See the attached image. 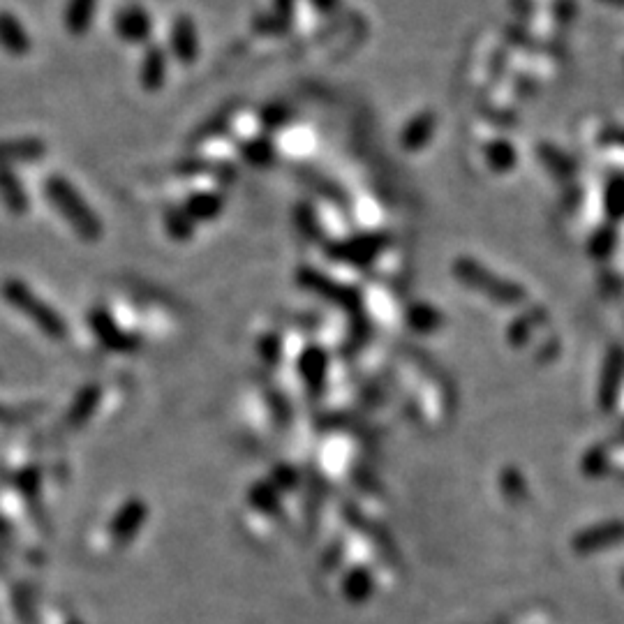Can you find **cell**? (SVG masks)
Here are the masks:
<instances>
[{
	"mask_svg": "<svg viewBox=\"0 0 624 624\" xmlns=\"http://www.w3.org/2000/svg\"><path fill=\"white\" fill-rule=\"evenodd\" d=\"M47 202L56 208L58 215L81 236L84 241H98L102 236V220L91 204L81 197V192L63 176H49L42 183Z\"/></svg>",
	"mask_w": 624,
	"mask_h": 624,
	"instance_id": "cell-1",
	"label": "cell"
},
{
	"mask_svg": "<svg viewBox=\"0 0 624 624\" xmlns=\"http://www.w3.org/2000/svg\"><path fill=\"white\" fill-rule=\"evenodd\" d=\"M3 296L12 303L14 308H19L24 315L31 317L44 333H49V336L61 338L65 333V324L61 315H58L54 308H49L47 303H44L40 296L33 292V289H28L21 280H14V278L5 280Z\"/></svg>",
	"mask_w": 624,
	"mask_h": 624,
	"instance_id": "cell-2",
	"label": "cell"
},
{
	"mask_svg": "<svg viewBox=\"0 0 624 624\" xmlns=\"http://www.w3.org/2000/svg\"><path fill=\"white\" fill-rule=\"evenodd\" d=\"M114 31L123 42L148 47L153 37V17L146 7L130 3L114 14Z\"/></svg>",
	"mask_w": 624,
	"mask_h": 624,
	"instance_id": "cell-3",
	"label": "cell"
},
{
	"mask_svg": "<svg viewBox=\"0 0 624 624\" xmlns=\"http://www.w3.org/2000/svg\"><path fill=\"white\" fill-rule=\"evenodd\" d=\"M169 54L181 65H192L199 56L197 24L188 14H178L169 28Z\"/></svg>",
	"mask_w": 624,
	"mask_h": 624,
	"instance_id": "cell-4",
	"label": "cell"
},
{
	"mask_svg": "<svg viewBox=\"0 0 624 624\" xmlns=\"http://www.w3.org/2000/svg\"><path fill=\"white\" fill-rule=\"evenodd\" d=\"M169 72V51L160 44H148L139 63V84L144 91L155 93L165 86Z\"/></svg>",
	"mask_w": 624,
	"mask_h": 624,
	"instance_id": "cell-5",
	"label": "cell"
},
{
	"mask_svg": "<svg viewBox=\"0 0 624 624\" xmlns=\"http://www.w3.org/2000/svg\"><path fill=\"white\" fill-rule=\"evenodd\" d=\"M0 202L10 215H26L28 206H31L24 183L14 172V167L5 165V162H0Z\"/></svg>",
	"mask_w": 624,
	"mask_h": 624,
	"instance_id": "cell-6",
	"label": "cell"
},
{
	"mask_svg": "<svg viewBox=\"0 0 624 624\" xmlns=\"http://www.w3.org/2000/svg\"><path fill=\"white\" fill-rule=\"evenodd\" d=\"M47 155V144L37 137H19L0 141V162L17 165V162H37Z\"/></svg>",
	"mask_w": 624,
	"mask_h": 624,
	"instance_id": "cell-7",
	"label": "cell"
},
{
	"mask_svg": "<svg viewBox=\"0 0 624 624\" xmlns=\"http://www.w3.org/2000/svg\"><path fill=\"white\" fill-rule=\"evenodd\" d=\"M0 47L12 56H26L33 47L24 24L7 10H0Z\"/></svg>",
	"mask_w": 624,
	"mask_h": 624,
	"instance_id": "cell-8",
	"label": "cell"
},
{
	"mask_svg": "<svg viewBox=\"0 0 624 624\" xmlns=\"http://www.w3.org/2000/svg\"><path fill=\"white\" fill-rule=\"evenodd\" d=\"M95 14H98V0H65L63 26L70 35L79 37L91 31Z\"/></svg>",
	"mask_w": 624,
	"mask_h": 624,
	"instance_id": "cell-9",
	"label": "cell"
},
{
	"mask_svg": "<svg viewBox=\"0 0 624 624\" xmlns=\"http://www.w3.org/2000/svg\"><path fill=\"white\" fill-rule=\"evenodd\" d=\"M183 208L195 222H211L225 211V197L218 190H199L185 199Z\"/></svg>",
	"mask_w": 624,
	"mask_h": 624,
	"instance_id": "cell-10",
	"label": "cell"
},
{
	"mask_svg": "<svg viewBox=\"0 0 624 624\" xmlns=\"http://www.w3.org/2000/svg\"><path fill=\"white\" fill-rule=\"evenodd\" d=\"M373 245L377 243L375 239H370V236H354V239H345V241L326 245V255L345 264H361L373 255V250H375Z\"/></svg>",
	"mask_w": 624,
	"mask_h": 624,
	"instance_id": "cell-11",
	"label": "cell"
},
{
	"mask_svg": "<svg viewBox=\"0 0 624 624\" xmlns=\"http://www.w3.org/2000/svg\"><path fill=\"white\" fill-rule=\"evenodd\" d=\"M91 324H93L95 333H98V336H100L102 343H107L109 347H116V349L135 347V338L128 336V333L118 331V326L111 322V317L104 310H95L93 312Z\"/></svg>",
	"mask_w": 624,
	"mask_h": 624,
	"instance_id": "cell-12",
	"label": "cell"
},
{
	"mask_svg": "<svg viewBox=\"0 0 624 624\" xmlns=\"http://www.w3.org/2000/svg\"><path fill=\"white\" fill-rule=\"evenodd\" d=\"M241 158L252 167L266 169L276 162V144L269 137H252L241 144Z\"/></svg>",
	"mask_w": 624,
	"mask_h": 624,
	"instance_id": "cell-13",
	"label": "cell"
},
{
	"mask_svg": "<svg viewBox=\"0 0 624 624\" xmlns=\"http://www.w3.org/2000/svg\"><path fill=\"white\" fill-rule=\"evenodd\" d=\"M162 220H165V229L167 234L172 236L174 241H188L195 234V225L197 222L190 218L188 211H185L183 204H169L162 213Z\"/></svg>",
	"mask_w": 624,
	"mask_h": 624,
	"instance_id": "cell-14",
	"label": "cell"
},
{
	"mask_svg": "<svg viewBox=\"0 0 624 624\" xmlns=\"http://www.w3.org/2000/svg\"><path fill=\"white\" fill-rule=\"evenodd\" d=\"M236 104H227V107H222L220 111H215V114L208 118V121H204L202 125H199L197 132H195V141H206V139H213V137H220L225 135V132L229 130V125H232V118L236 114Z\"/></svg>",
	"mask_w": 624,
	"mask_h": 624,
	"instance_id": "cell-15",
	"label": "cell"
},
{
	"mask_svg": "<svg viewBox=\"0 0 624 624\" xmlns=\"http://www.w3.org/2000/svg\"><path fill=\"white\" fill-rule=\"evenodd\" d=\"M292 218H294L296 229H299L301 236H306L308 241L322 239V222H319L317 211L308 202L296 204L292 211Z\"/></svg>",
	"mask_w": 624,
	"mask_h": 624,
	"instance_id": "cell-16",
	"label": "cell"
},
{
	"mask_svg": "<svg viewBox=\"0 0 624 624\" xmlns=\"http://www.w3.org/2000/svg\"><path fill=\"white\" fill-rule=\"evenodd\" d=\"M292 118V109L287 107L285 102H269L266 107L259 111V123L266 132H276L282 125L289 123Z\"/></svg>",
	"mask_w": 624,
	"mask_h": 624,
	"instance_id": "cell-17",
	"label": "cell"
},
{
	"mask_svg": "<svg viewBox=\"0 0 624 624\" xmlns=\"http://www.w3.org/2000/svg\"><path fill=\"white\" fill-rule=\"evenodd\" d=\"M252 28L262 35H285L289 28H292V24L276 17L273 12H264V14H257L255 21H252Z\"/></svg>",
	"mask_w": 624,
	"mask_h": 624,
	"instance_id": "cell-18",
	"label": "cell"
},
{
	"mask_svg": "<svg viewBox=\"0 0 624 624\" xmlns=\"http://www.w3.org/2000/svg\"><path fill=\"white\" fill-rule=\"evenodd\" d=\"M208 169H211V165H208V162L192 158V160H183L181 165H178V172H176V174H183V176H197V174H206Z\"/></svg>",
	"mask_w": 624,
	"mask_h": 624,
	"instance_id": "cell-19",
	"label": "cell"
},
{
	"mask_svg": "<svg viewBox=\"0 0 624 624\" xmlns=\"http://www.w3.org/2000/svg\"><path fill=\"white\" fill-rule=\"evenodd\" d=\"M271 12L276 14V17L285 19V21H289V24H292L294 12H296V0H273Z\"/></svg>",
	"mask_w": 624,
	"mask_h": 624,
	"instance_id": "cell-20",
	"label": "cell"
},
{
	"mask_svg": "<svg viewBox=\"0 0 624 624\" xmlns=\"http://www.w3.org/2000/svg\"><path fill=\"white\" fill-rule=\"evenodd\" d=\"M310 3L317 12H322V14H329L338 7V0H310Z\"/></svg>",
	"mask_w": 624,
	"mask_h": 624,
	"instance_id": "cell-21",
	"label": "cell"
}]
</instances>
